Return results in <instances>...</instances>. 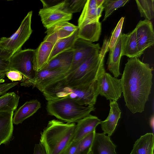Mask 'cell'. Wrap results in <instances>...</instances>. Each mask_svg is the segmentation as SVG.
<instances>
[{"label":"cell","mask_w":154,"mask_h":154,"mask_svg":"<svg viewBox=\"0 0 154 154\" xmlns=\"http://www.w3.org/2000/svg\"><path fill=\"white\" fill-rule=\"evenodd\" d=\"M152 67L138 58H129L121 79L125 105L133 113L144 111L152 84Z\"/></svg>","instance_id":"6da1fadb"},{"label":"cell","mask_w":154,"mask_h":154,"mask_svg":"<svg viewBox=\"0 0 154 154\" xmlns=\"http://www.w3.org/2000/svg\"><path fill=\"white\" fill-rule=\"evenodd\" d=\"M109 40L105 39L100 50L90 57L62 80L66 86L81 89L87 88L105 72L104 59L109 50Z\"/></svg>","instance_id":"7a4b0ae2"},{"label":"cell","mask_w":154,"mask_h":154,"mask_svg":"<svg viewBox=\"0 0 154 154\" xmlns=\"http://www.w3.org/2000/svg\"><path fill=\"white\" fill-rule=\"evenodd\" d=\"M75 126V123L49 121L41 132L40 140L47 154H62L73 139Z\"/></svg>","instance_id":"3957f363"},{"label":"cell","mask_w":154,"mask_h":154,"mask_svg":"<svg viewBox=\"0 0 154 154\" xmlns=\"http://www.w3.org/2000/svg\"><path fill=\"white\" fill-rule=\"evenodd\" d=\"M46 109L48 114L68 123L76 122L90 114L95 110L94 106L82 105L68 97L47 101Z\"/></svg>","instance_id":"277c9868"},{"label":"cell","mask_w":154,"mask_h":154,"mask_svg":"<svg viewBox=\"0 0 154 154\" xmlns=\"http://www.w3.org/2000/svg\"><path fill=\"white\" fill-rule=\"evenodd\" d=\"M42 93L47 101L68 97L80 105L85 106H94L99 95L97 90V80L88 87L81 89L73 88L65 85L62 80Z\"/></svg>","instance_id":"5b68a950"},{"label":"cell","mask_w":154,"mask_h":154,"mask_svg":"<svg viewBox=\"0 0 154 154\" xmlns=\"http://www.w3.org/2000/svg\"><path fill=\"white\" fill-rule=\"evenodd\" d=\"M104 10L102 5L97 7L96 0H87L78 20V37L88 42L97 41L100 36L99 19Z\"/></svg>","instance_id":"8992f818"},{"label":"cell","mask_w":154,"mask_h":154,"mask_svg":"<svg viewBox=\"0 0 154 154\" xmlns=\"http://www.w3.org/2000/svg\"><path fill=\"white\" fill-rule=\"evenodd\" d=\"M32 11L28 12L21 22L17 30L10 37H2L0 39L1 55L9 61L17 52L22 50V47L28 39L32 30L31 27Z\"/></svg>","instance_id":"52a82bcc"},{"label":"cell","mask_w":154,"mask_h":154,"mask_svg":"<svg viewBox=\"0 0 154 154\" xmlns=\"http://www.w3.org/2000/svg\"><path fill=\"white\" fill-rule=\"evenodd\" d=\"M68 72V69L63 68L41 69L35 72V76L32 79L21 82L20 85L36 87L42 92L48 88L64 79Z\"/></svg>","instance_id":"ba28073f"},{"label":"cell","mask_w":154,"mask_h":154,"mask_svg":"<svg viewBox=\"0 0 154 154\" xmlns=\"http://www.w3.org/2000/svg\"><path fill=\"white\" fill-rule=\"evenodd\" d=\"M34 50H21L10 58L9 69L19 72L23 75L21 82L29 81L34 76L35 71L33 68Z\"/></svg>","instance_id":"9c48e42d"},{"label":"cell","mask_w":154,"mask_h":154,"mask_svg":"<svg viewBox=\"0 0 154 154\" xmlns=\"http://www.w3.org/2000/svg\"><path fill=\"white\" fill-rule=\"evenodd\" d=\"M97 86L98 95L109 101H117L122 93L121 79L112 77L106 72L97 80Z\"/></svg>","instance_id":"30bf717a"},{"label":"cell","mask_w":154,"mask_h":154,"mask_svg":"<svg viewBox=\"0 0 154 154\" xmlns=\"http://www.w3.org/2000/svg\"><path fill=\"white\" fill-rule=\"evenodd\" d=\"M63 0L54 6L43 8L38 12L44 26L47 29L59 23L68 22L72 14L66 11L63 8Z\"/></svg>","instance_id":"8fae6325"},{"label":"cell","mask_w":154,"mask_h":154,"mask_svg":"<svg viewBox=\"0 0 154 154\" xmlns=\"http://www.w3.org/2000/svg\"><path fill=\"white\" fill-rule=\"evenodd\" d=\"M72 48L74 51V54L72 64L68 73L75 69L91 56L99 52L101 48L98 43L94 44L78 38L75 42Z\"/></svg>","instance_id":"7c38bea8"},{"label":"cell","mask_w":154,"mask_h":154,"mask_svg":"<svg viewBox=\"0 0 154 154\" xmlns=\"http://www.w3.org/2000/svg\"><path fill=\"white\" fill-rule=\"evenodd\" d=\"M140 57L145 50L152 46L154 44V32L151 21L145 19L140 20L135 28Z\"/></svg>","instance_id":"4fadbf2b"},{"label":"cell","mask_w":154,"mask_h":154,"mask_svg":"<svg viewBox=\"0 0 154 154\" xmlns=\"http://www.w3.org/2000/svg\"><path fill=\"white\" fill-rule=\"evenodd\" d=\"M78 29L77 26L68 22L60 23L47 30L43 41L50 42L54 45L59 39L70 36Z\"/></svg>","instance_id":"5bb4252c"},{"label":"cell","mask_w":154,"mask_h":154,"mask_svg":"<svg viewBox=\"0 0 154 154\" xmlns=\"http://www.w3.org/2000/svg\"><path fill=\"white\" fill-rule=\"evenodd\" d=\"M127 35V34L121 32L112 50L109 52L107 63V68L116 78L121 75L119 71L120 61Z\"/></svg>","instance_id":"9a60e30c"},{"label":"cell","mask_w":154,"mask_h":154,"mask_svg":"<svg viewBox=\"0 0 154 154\" xmlns=\"http://www.w3.org/2000/svg\"><path fill=\"white\" fill-rule=\"evenodd\" d=\"M101 121L90 114L76 122L73 140L79 141L89 134L95 130Z\"/></svg>","instance_id":"2e32d148"},{"label":"cell","mask_w":154,"mask_h":154,"mask_svg":"<svg viewBox=\"0 0 154 154\" xmlns=\"http://www.w3.org/2000/svg\"><path fill=\"white\" fill-rule=\"evenodd\" d=\"M116 145L110 136L103 133H96L90 152L91 154H116Z\"/></svg>","instance_id":"e0dca14e"},{"label":"cell","mask_w":154,"mask_h":154,"mask_svg":"<svg viewBox=\"0 0 154 154\" xmlns=\"http://www.w3.org/2000/svg\"><path fill=\"white\" fill-rule=\"evenodd\" d=\"M54 46L51 42L43 41L34 50L33 68L35 72L42 69L48 64Z\"/></svg>","instance_id":"ac0fdd59"},{"label":"cell","mask_w":154,"mask_h":154,"mask_svg":"<svg viewBox=\"0 0 154 154\" xmlns=\"http://www.w3.org/2000/svg\"><path fill=\"white\" fill-rule=\"evenodd\" d=\"M110 109L109 115L104 121H101V128L105 134L111 136L114 132L120 118L121 111L117 101L110 100Z\"/></svg>","instance_id":"d6986e66"},{"label":"cell","mask_w":154,"mask_h":154,"mask_svg":"<svg viewBox=\"0 0 154 154\" xmlns=\"http://www.w3.org/2000/svg\"><path fill=\"white\" fill-rule=\"evenodd\" d=\"M41 107V104L37 100L26 102L14 114L13 124L17 125L22 123L25 119L35 113Z\"/></svg>","instance_id":"ffe728a7"},{"label":"cell","mask_w":154,"mask_h":154,"mask_svg":"<svg viewBox=\"0 0 154 154\" xmlns=\"http://www.w3.org/2000/svg\"><path fill=\"white\" fill-rule=\"evenodd\" d=\"M14 112L12 111L0 112V145L8 142L12 137Z\"/></svg>","instance_id":"44dd1931"},{"label":"cell","mask_w":154,"mask_h":154,"mask_svg":"<svg viewBox=\"0 0 154 154\" xmlns=\"http://www.w3.org/2000/svg\"><path fill=\"white\" fill-rule=\"evenodd\" d=\"M74 52L72 48L59 54L50 60L42 69L63 68L69 71L72 62Z\"/></svg>","instance_id":"7402d4cb"},{"label":"cell","mask_w":154,"mask_h":154,"mask_svg":"<svg viewBox=\"0 0 154 154\" xmlns=\"http://www.w3.org/2000/svg\"><path fill=\"white\" fill-rule=\"evenodd\" d=\"M154 136L148 133L135 142L130 154H154Z\"/></svg>","instance_id":"603a6c76"},{"label":"cell","mask_w":154,"mask_h":154,"mask_svg":"<svg viewBox=\"0 0 154 154\" xmlns=\"http://www.w3.org/2000/svg\"><path fill=\"white\" fill-rule=\"evenodd\" d=\"M78 38V29L70 36L59 39L54 46L49 61L59 54L72 49L75 42Z\"/></svg>","instance_id":"cb8c5ba5"},{"label":"cell","mask_w":154,"mask_h":154,"mask_svg":"<svg viewBox=\"0 0 154 154\" xmlns=\"http://www.w3.org/2000/svg\"><path fill=\"white\" fill-rule=\"evenodd\" d=\"M126 56L129 58L140 57L137 48L136 31L134 29L127 34L124 45L122 56Z\"/></svg>","instance_id":"d4e9b609"},{"label":"cell","mask_w":154,"mask_h":154,"mask_svg":"<svg viewBox=\"0 0 154 154\" xmlns=\"http://www.w3.org/2000/svg\"><path fill=\"white\" fill-rule=\"evenodd\" d=\"M19 96L14 92L6 93L0 97V112L13 111L17 109Z\"/></svg>","instance_id":"484cf974"},{"label":"cell","mask_w":154,"mask_h":154,"mask_svg":"<svg viewBox=\"0 0 154 154\" xmlns=\"http://www.w3.org/2000/svg\"><path fill=\"white\" fill-rule=\"evenodd\" d=\"M136 2L141 17L149 21L154 16V0H136Z\"/></svg>","instance_id":"4316f807"},{"label":"cell","mask_w":154,"mask_h":154,"mask_svg":"<svg viewBox=\"0 0 154 154\" xmlns=\"http://www.w3.org/2000/svg\"><path fill=\"white\" fill-rule=\"evenodd\" d=\"M95 130L79 142L75 154H89L96 133Z\"/></svg>","instance_id":"83f0119b"},{"label":"cell","mask_w":154,"mask_h":154,"mask_svg":"<svg viewBox=\"0 0 154 154\" xmlns=\"http://www.w3.org/2000/svg\"><path fill=\"white\" fill-rule=\"evenodd\" d=\"M129 0H104L103 5L105 14L102 21H104L118 8L123 6Z\"/></svg>","instance_id":"f1b7e54d"},{"label":"cell","mask_w":154,"mask_h":154,"mask_svg":"<svg viewBox=\"0 0 154 154\" xmlns=\"http://www.w3.org/2000/svg\"><path fill=\"white\" fill-rule=\"evenodd\" d=\"M87 0H64L63 7L67 12L72 14L83 10Z\"/></svg>","instance_id":"f546056e"},{"label":"cell","mask_w":154,"mask_h":154,"mask_svg":"<svg viewBox=\"0 0 154 154\" xmlns=\"http://www.w3.org/2000/svg\"><path fill=\"white\" fill-rule=\"evenodd\" d=\"M124 20V17H121L112 33L109 41V52L112 50L121 32Z\"/></svg>","instance_id":"4dcf8cb0"},{"label":"cell","mask_w":154,"mask_h":154,"mask_svg":"<svg viewBox=\"0 0 154 154\" xmlns=\"http://www.w3.org/2000/svg\"><path fill=\"white\" fill-rule=\"evenodd\" d=\"M5 75L12 82L21 81L23 79V75L21 73L16 70H9L6 72Z\"/></svg>","instance_id":"1f68e13d"},{"label":"cell","mask_w":154,"mask_h":154,"mask_svg":"<svg viewBox=\"0 0 154 154\" xmlns=\"http://www.w3.org/2000/svg\"><path fill=\"white\" fill-rule=\"evenodd\" d=\"M79 142L72 140L62 154H75Z\"/></svg>","instance_id":"d6a6232c"},{"label":"cell","mask_w":154,"mask_h":154,"mask_svg":"<svg viewBox=\"0 0 154 154\" xmlns=\"http://www.w3.org/2000/svg\"><path fill=\"white\" fill-rule=\"evenodd\" d=\"M18 83V82H16L0 84V97L6 94L9 89L17 85Z\"/></svg>","instance_id":"836d02e7"},{"label":"cell","mask_w":154,"mask_h":154,"mask_svg":"<svg viewBox=\"0 0 154 154\" xmlns=\"http://www.w3.org/2000/svg\"><path fill=\"white\" fill-rule=\"evenodd\" d=\"M9 70V61L3 58L0 52V74H5Z\"/></svg>","instance_id":"e575fe53"},{"label":"cell","mask_w":154,"mask_h":154,"mask_svg":"<svg viewBox=\"0 0 154 154\" xmlns=\"http://www.w3.org/2000/svg\"><path fill=\"white\" fill-rule=\"evenodd\" d=\"M63 0H41L43 8H47L54 6L62 2Z\"/></svg>","instance_id":"d590c367"},{"label":"cell","mask_w":154,"mask_h":154,"mask_svg":"<svg viewBox=\"0 0 154 154\" xmlns=\"http://www.w3.org/2000/svg\"><path fill=\"white\" fill-rule=\"evenodd\" d=\"M33 154H47L44 148L40 142L35 145Z\"/></svg>","instance_id":"8d00e7d4"},{"label":"cell","mask_w":154,"mask_h":154,"mask_svg":"<svg viewBox=\"0 0 154 154\" xmlns=\"http://www.w3.org/2000/svg\"><path fill=\"white\" fill-rule=\"evenodd\" d=\"M104 0H96L97 7L98 8L103 5Z\"/></svg>","instance_id":"74e56055"},{"label":"cell","mask_w":154,"mask_h":154,"mask_svg":"<svg viewBox=\"0 0 154 154\" xmlns=\"http://www.w3.org/2000/svg\"><path fill=\"white\" fill-rule=\"evenodd\" d=\"M5 74H0V84L3 83L5 82V80L4 79L5 76Z\"/></svg>","instance_id":"f35d334b"},{"label":"cell","mask_w":154,"mask_h":154,"mask_svg":"<svg viewBox=\"0 0 154 154\" xmlns=\"http://www.w3.org/2000/svg\"><path fill=\"white\" fill-rule=\"evenodd\" d=\"M89 154H91L90 153Z\"/></svg>","instance_id":"ab89813d"}]
</instances>
